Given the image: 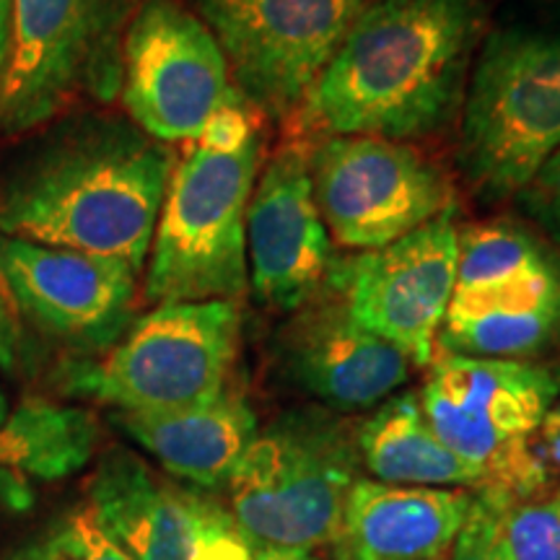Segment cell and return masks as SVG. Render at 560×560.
<instances>
[{
    "mask_svg": "<svg viewBox=\"0 0 560 560\" xmlns=\"http://www.w3.org/2000/svg\"><path fill=\"white\" fill-rule=\"evenodd\" d=\"M174 166L130 117L70 112L0 174V236L143 272Z\"/></svg>",
    "mask_w": 560,
    "mask_h": 560,
    "instance_id": "1",
    "label": "cell"
},
{
    "mask_svg": "<svg viewBox=\"0 0 560 560\" xmlns=\"http://www.w3.org/2000/svg\"><path fill=\"white\" fill-rule=\"evenodd\" d=\"M488 0H369L296 112L314 138H429L459 120Z\"/></svg>",
    "mask_w": 560,
    "mask_h": 560,
    "instance_id": "2",
    "label": "cell"
},
{
    "mask_svg": "<svg viewBox=\"0 0 560 560\" xmlns=\"http://www.w3.org/2000/svg\"><path fill=\"white\" fill-rule=\"evenodd\" d=\"M262 149L257 109L236 94L174 159L145 260V301L161 306L244 296L247 210Z\"/></svg>",
    "mask_w": 560,
    "mask_h": 560,
    "instance_id": "3",
    "label": "cell"
},
{
    "mask_svg": "<svg viewBox=\"0 0 560 560\" xmlns=\"http://www.w3.org/2000/svg\"><path fill=\"white\" fill-rule=\"evenodd\" d=\"M560 149V11L488 26L459 112L457 166L486 206L514 200Z\"/></svg>",
    "mask_w": 560,
    "mask_h": 560,
    "instance_id": "4",
    "label": "cell"
},
{
    "mask_svg": "<svg viewBox=\"0 0 560 560\" xmlns=\"http://www.w3.org/2000/svg\"><path fill=\"white\" fill-rule=\"evenodd\" d=\"M355 425L310 405L257 431L229 480L231 520L252 550H314L332 542L361 478Z\"/></svg>",
    "mask_w": 560,
    "mask_h": 560,
    "instance_id": "5",
    "label": "cell"
},
{
    "mask_svg": "<svg viewBox=\"0 0 560 560\" xmlns=\"http://www.w3.org/2000/svg\"><path fill=\"white\" fill-rule=\"evenodd\" d=\"M242 335L240 301L161 304L100 355H73L60 389L112 412H170L229 387Z\"/></svg>",
    "mask_w": 560,
    "mask_h": 560,
    "instance_id": "6",
    "label": "cell"
},
{
    "mask_svg": "<svg viewBox=\"0 0 560 560\" xmlns=\"http://www.w3.org/2000/svg\"><path fill=\"white\" fill-rule=\"evenodd\" d=\"M560 397V369L520 359H433L420 408L450 450L478 467L490 490L532 499L550 490L532 441Z\"/></svg>",
    "mask_w": 560,
    "mask_h": 560,
    "instance_id": "7",
    "label": "cell"
},
{
    "mask_svg": "<svg viewBox=\"0 0 560 560\" xmlns=\"http://www.w3.org/2000/svg\"><path fill=\"white\" fill-rule=\"evenodd\" d=\"M140 0H13L0 136H26L120 96L122 42Z\"/></svg>",
    "mask_w": 560,
    "mask_h": 560,
    "instance_id": "8",
    "label": "cell"
},
{
    "mask_svg": "<svg viewBox=\"0 0 560 560\" xmlns=\"http://www.w3.org/2000/svg\"><path fill=\"white\" fill-rule=\"evenodd\" d=\"M369 0H190L240 96L272 120L296 117Z\"/></svg>",
    "mask_w": 560,
    "mask_h": 560,
    "instance_id": "9",
    "label": "cell"
},
{
    "mask_svg": "<svg viewBox=\"0 0 560 560\" xmlns=\"http://www.w3.org/2000/svg\"><path fill=\"white\" fill-rule=\"evenodd\" d=\"M310 172L327 231L355 252L380 249L457 210L446 172L402 140L322 138Z\"/></svg>",
    "mask_w": 560,
    "mask_h": 560,
    "instance_id": "10",
    "label": "cell"
},
{
    "mask_svg": "<svg viewBox=\"0 0 560 560\" xmlns=\"http://www.w3.org/2000/svg\"><path fill=\"white\" fill-rule=\"evenodd\" d=\"M240 91L202 19L182 0H140L122 42V109L161 143H190Z\"/></svg>",
    "mask_w": 560,
    "mask_h": 560,
    "instance_id": "11",
    "label": "cell"
},
{
    "mask_svg": "<svg viewBox=\"0 0 560 560\" xmlns=\"http://www.w3.org/2000/svg\"><path fill=\"white\" fill-rule=\"evenodd\" d=\"M459 226L452 213L380 249L335 257L325 285L366 330L431 366L457 280Z\"/></svg>",
    "mask_w": 560,
    "mask_h": 560,
    "instance_id": "12",
    "label": "cell"
},
{
    "mask_svg": "<svg viewBox=\"0 0 560 560\" xmlns=\"http://www.w3.org/2000/svg\"><path fill=\"white\" fill-rule=\"evenodd\" d=\"M0 283L19 317L75 355H100L136 319L138 272L117 260L0 236Z\"/></svg>",
    "mask_w": 560,
    "mask_h": 560,
    "instance_id": "13",
    "label": "cell"
},
{
    "mask_svg": "<svg viewBox=\"0 0 560 560\" xmlns=\"http://www.w3.org/2000/svg\"><path fill=\"white\" fill-rule=\"evenodd\" d=\"M332 260V236L314 200L310 149L283 145L252 190L247 289L265 310L291 314L325 289Z\"/></svg>",
    "mask_w": 560,
    "mask_h": 560,
    "instance_id": "14",
    "label": "cell"
},
{
    "mask_svg": "<svg viewBox=\"0 0 560 560\" xmlns=\"http://www.w3.org/2000/svg\"><path fill=\"white\" fill-rule=\"evenodd\" d=\"M272 355L293 389L332 412L376 408L397 395L412 366L402 350L366 330L327 285L289 314Z\"/></svg>",
    "mask_w": 560,
    "mask_h": 560,
    "instance_id": "15",
    "label": "cell"
},
{
    "mask_svg": "<svg viewBox=\"0 0 560 560\" xmlns=\"http://www.w3.org/2000/svg\"><path fill=\"white\" fill-rule=\"evenodd\" d=\"M213 503L115 446L91 475L83 506L130 560H195Z\"/></svg>",
    "mask_w": 560,
    "mask_h": 560,
    "instance_id": "16",
    "label": "cell"
},
{
    "mask_svg": "<svg viewBox=\"0 0 560 560\" xmlns=\"http://www.w3.org/2000/svg\"><path fill=\"white\" fill-rule=\"evenodd\" d=\"M475 501L467 488H418L359 478L350 488L335 560H444Z\"/></svg>",
    "mask_w": 560,
    "mask_h": 560,
    "instance_id": "17",
    "label": "cell"
},
{
    "mask_svg": "<svg viewBox=\"0 0 560 560\" xmlns=\"http://www.w3.org/2000/svg\"><path fill=\"white\" fill-rule=\"evenodd\" d=\"M112 423L174 478L200 490L226 488L257 436V412L236 389L170 412H112Z\"/></svg>",
    "mask_w": 560,
    "mask_h": 560,
    "instance_id": "18",
    "label": "cell"
},
{
    "mask_svg": "<svg viewBox=\"0 0 560 560\" xmlns=\"http://www.w3.org/2000/svg\"><path fill=\"white\" fill-rule=\"evenodd\" d=\"M361 465L374 480L418 488H470L486 486L478 467L457 457L436 436L412 392L392 395L376 405L369 418L355 425Z\"/></svg>",
    "mask_w": 560,
    "mask_h": 560,
    "instance_id": "19",
    "label": "cell"
},
{
    "mask_svg": "<svg viewBox=\"0 0 560 560\" xmlns=\"http://www.w3.org/2000/svg\"><path fill=\"white\" fill-rule=\"evenodd\" d=\"M560 340V280L493 296H452L439 346L475 359H520Z\"/></svg>",
    "mask_w": 560,
    "mask_h": 560,
    "instance_id": "20",
    "label": "cell"
},
{
    "mask_svg": "<svg viewBox=\"0 0 560 560\" xmlns=\"http://www.w3.org/2000/svg\"><path fill=\"white\" fill-rule=\"evenodd\" d=\"M100 439L94 412L26 397L0 425V472L42 482L70 478L89 465Z\"/></svg>",
    "mask_w": 560,
    "mask_h": 560,
    "instance_id": "21",
    "label": "cell"
},
{
    "mask_svg": "<svg viewBox=\"0 0 560 560\" xmlns=\"http://www.w3.org/2000/svg\"><path fill=\"white\" fill-rule=\"evenodd\" d=\"M558 278L560 257L520 223L495 221L459 229L457 296L532 289Z\"/></svg>",
    "mask_w": 560,
    "mask_h": 560,
    "instance_id": "22",
    "label": "cell"
},
{
    "mask_svg": "<svg viewBox=\"0 0 560 560\" xmlns=\"http://www.w3.org/2000/svg\"><path fill=\"white\" fill-rule=\"evenodd\" d=\"M0 560H130L104 535L86 506L58 514L13 545Z\"/></svg>",
    "mask_w": 560,
    "mask_h": 560,
    "instance_id": "23",
    "label": "cell"
},
{
    "mask_svg": "<svg viewBox=\"0 0 560 560\" xmlns=\"http://www.w3.org/2000/svg\"><path fill=\"white\" fill-rule=\"evenodd\" d=\"M501 537L511 560H560V486L503 501Z\"/></svg>",
    "mask_w": 560,
    "mask_h": 560,
    "instance_id": "24",
    "label": "cell"
},
{
    "mask_svg": "<svg viewBox=\"0 0 560 560\" xmlns=\"http://www.w3.org/2000/svg\"><path fill=\"white\" fill-rule=\"evenodd\" d=\"M509 495L478 488L465 527L450 550V560H511L501 537V506Z\"/></svg>",
    "mask_w": 560,
    "mask_h": 560,
    "instance_id": "25",
    "label": "cell"
},
{
    "mask_svg": "<svg viewBox=\"0 0 560 560\" xmlns=\"http://www.w3.org/2000/svg\"><path fill=\"white\" fill-rule=\"evenodd\" d=\"M516 206L560 247V149L516 195Z\"/></svg>",
    "mask_w": 560,
    "mask_h": 560,
    "instance_id": "26",
    "label": "cell"
},
{
    "mask_svg": "<svg viewBox=\"0 0 560 560\" xmlns=\"http://www.w3.org/2000/svg\"><path fill=\"white\" fill-rule=\"evenodd\" d=\"M252 552L255 550L240 535L231 514H226L219 503H213L208 511L206 527H202L195 560H252Z\"/></svg>",
    "mask_w": 560,
    "mask_h": 560,
    "instance_id": "27",
    "label": "cell"
},
{
    "mask_svg": "<svg viewBox=\"0 0 560 560\" xmlns=\"http://www.w3.org/2000/svg\"><path fill=\"white\" fill-rule=\"evenodd\" d=\"M24 330H21L19 314L13 310L3 283H0V369L16 374L19 366H24Z\"/></svg>",
    "mask_w": 560,
    "mask_h": 560,
    "instance_id": "28",
    "label": "cell"
},
{
    "mask_svg": "<svg viewBox=\"0 0 560 560\" xmlns=\"http://www.w3.org/2000/svg\"><path fill=\"white\" fill-rule=\"evenodd\" d=\"M532 450H535V457L540 459L542 470L548 475L550 488L560 486V400L545 416L540 431L532 441Z\"/></svg>",
    "mask_w": 560,
    "mask_h": 560,
    "instance_id": "29",
    "label": "cell"
},
{
    "mask_svg": "<svg viewBox=\"0 0 560 560\" xmlns=\"http://www.w3.org/2000/svg\"><path fill=\"white\" fill-rule=\"evenodd\" d=\"M13 47V0H0V81L11 60Z\"/></svg>",
    "mask_w": 560,
    "mask_h": 560,
    "instance_id": "30",
    "label": "cell"
},
{
    "mask_svg": "<svg viewBox=\"0 0 560 560\" xmlns=\"http://www.w3.org/2000/svg\"><path fill=\"white\" fill-rule=\"evenodd\" d=\"M252 560H317L312 550L296 548H260L252 552Z\"/></svg>",
    "mask_w": 560,
    "mask_h": 560,
    "instance_id": "31",
    "label": "cell"
},
{
    "mask_svg": "<svg viewBox=\"0 0 560 560\" xmlns=\"http://www.w3.org/2000/svg\"><path fill=\"white\" fill-rule=\"evenodd\" d=\"M5 416H9V412H5V397H3V392H0V425H3Z\"/></svg>",
    "mask_w": 560,
    "mask_h": 560,
    "instance_id": "32",
    "label": "cell"
},
{
    "mask_svg": "<svg viewBox=\"0 0 560 560\" xmlns=\"http://www.w3.org/2000/svg\"><path fill=\"white\" fill-rule=\"evenodd\" d=\"M558 400H560V397H558Z\"/></svg>",
    "mask_w": 560,
    "mask_h": 560,
    "instance_id": "33",
    "label": "cell"
}]
</instances>
